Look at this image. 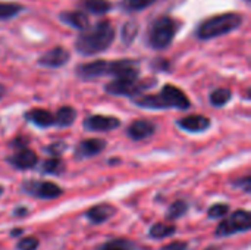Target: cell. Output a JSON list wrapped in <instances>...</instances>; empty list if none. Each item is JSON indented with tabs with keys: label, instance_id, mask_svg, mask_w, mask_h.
<instances>
[{
	"label": "cell",
	"instance_id": "6da1fadb",
	"mask_svg": "<svg viewBox=\"0 0 251 250\" xmlns=\"http://www.w3.org/2000/svg\"><path fill=\"white\" fill-rule=\"evenodd\" d=\"M115 35L116 29L113 24L107 19H101L79 32L75 41V49L81 56H94L106 52L113 43Z\"/></svg>",
	"mask_w": 251,
	"mask_h": 250
},
{
	"label": "cell",
	"instance_id": "7a4b0ae2",
	"mask_svg": "<svg viewBox=\"0 0 251 250\" xmlns=\"http://www.w3.org/2000/svg\"><path fill=\"white\" fill-rule=\"evenodd\" d=\"M132 103L138 108L144 109H179V111H187L191 108V102L187 97V94L172 85L166 84L162 87L159 94H138L132 97Z\"/></svg>",
	"mask_w": 251,
	"mask_h": 250
},
{
	"label": "cell",
	"instance_id": "3957f363",
	"mask_svg": "<svg viewBox=\"0 0 251 250\" xmlns=\"http://www.w3.org/2000/svg\"><path fill=\"white\" fill-rule=\"evenodd\" d=\"M244 22V16L238 12H225L201 21L196 28L199 40H212L238 29Z\"/></svg>",
	"mask_w": 251,
	"mask_h": 250
},
{
	"label": "cell",
	"instance_id": "277c9868",
	"mask_svg": "<svg viewBox=\"0 0 251 250\" xmlns=\"http://www.w3.org/2000/svg\"><path fill=\"white\" fill-rule=\"evenodd\" d=\"M179 28H181L179 21H176L169 15H162L153 19L149 25L147 44L153 50H165L174 43Z\"/></svg>",
	"mask_w": 251,
	"mask_h": 250
},
{
	"label": "cell",
	"instance_id": "5b68a950",
	"mask_svg": "<svg viewBox=\"0 0 251 250\" xmlns=\"http://www.w3.org/2000/svg\"><path fill=\"white\" fill-rule=\"evenodd\" d=\"M154 78H115L113 81L104 85V91L110 96H125V97H135L143 94L146 90L156 85Z\"/></svg>",
	"mask_w": 251,
	"mask_h": 250
},
{
	"label": "cell",
	"instance_id": "8992f818",
	"mask_svg": "<svg viewBox=\"0 0 251 250\" xmlns=\"http://www.w3.org/2000/svg\"><path fill=\"white\" fill-rule=\"evenodd\" d=\"M251 228V215L247 211H237L231 215L229 220H225L219 224L215 234L216 237H226L235 233L249 231Z\"/></svg>",
	"mask_w": 251,
	"mask_h": 250
},
{
	"label": "cell",
	"instance_id": "52a82bcc",
	"mask_svg": "<svg viewBox=\"0 0 251 250\" xmlns=\"http://www.w3.org/2000/svg\"><path fill=\"white\" fill-rule=\"evenodd\" d=\"M22 190L31 194L32 197L44 199V200L57 199L63 194L62 187H59L56 183H51V181H35V180L25 181L22 184Z\"/></svg>",
	"mask_w": 251,
	"mask_h": 250
},
{
	"label": "cell",
	"instance_id": "ba28073f",
	"mask_svg": "<svg viewBox=\"0 0 251 250\" xmlns=\"http://www.w3.org/2000/svg\"><path fill=\"white\" fill-rule=\"evenodd\" d=\"M115 78H137L140 77V62L135 59H116L109 62V72Z\"/></svg>",
	"mask_w": 251,
	"mask_h": 250
},
{
	"label": "cell",
	"instance_id": "9c48e42d",
	"mask_svg": "<svg viewBox=\"0 0 251 250\" xmlns=\"http://www.w3.org/2000/svg\"><path fill=\"white\" fill-rule=\"evenodd\" d=\"M71 60V53L68 49L62 47V46H56L50 50H47L46 53H43L37 63L43 68H49V69H57L62 68L63 65H66Z\"/></svg>",
	"mask_w": 251,
	"mask_h": 250
},
{
	"label": "cell",
	"instance_id": "30bf717a",
	"mask_svg": "<svg viewBox=\"0 0 251 250\" xmlns=\"http://www.w3.org/2000/svg\"><path fill=\"white\" fill-rule=\"evenodd\" d=\"M82 125L91 133H109L121 127V119L109 115H91L84 119Z\"/></svg>",
	"mask_w": 251,
	"mask_h": 250
},
{
	"label": "cell",
	"instance_id": "8fae6325",
	"mask_svg": "<svg viewBox=\"0 0 251 250\" xmlns=\"http://www.w3.org/2000/svg\"><path fill=\"white\" fill-rule=\"evenodd\" d=\"M107 72H109V62L103 59L81 63L75 68V74L81 80H96V78L107 75Z\"/></svg>",
	"mask_w": 251,
	"mask_h": 250
},
{
	"label": "cell",
	"instance_id": "7c38bea8",
	"mask_svg": "<svg viewBox=\"0 0 251 250\" xmlns=\"http://www.w3.org/2000/svg\"><path fill=\"white\" fill-rule=\"evenodd\" d=\"M7 164L15 169L26 171V169H32L38 164V158L34 150L28 147H21L7 158Z\"/></svg>",
	"mask_w": 251,
	"mask_h": 250
},
{
	"label": "cell",
	"instance_id": "4fadbf2b",
	"mask_svg": "<svg viewBox=\"0 0 251 250\" xmlns=\"http://www.w3.org/2000/svg\"><path fill=\"white\" fill-rule=\"evenodd\" d=\"M107 143L103 139H87L81 140L78 146L75 147L74 156L76 159H90L97 155H100L106 149Z\"/></svg>",
	"mask_w": 251,
	"mask_h": 250
},
{
	"label": "cell",
	"instance_id": "5bb4252c",
	"mask_svg": "<svg viewBox=\"0 0 251 250\" xmlns=\"http://www.w3.org/2000/svg\"><path fill=\"white\" fill-rule=\"evenodd\" d=\"M156 133V124L149 119H135L126 128V136L132 141H141Z\"/></svg>",
	"mask_w": 251,
	"mask_h": 250
},
{
	"label": "cell",
	"instance_id": "9a60e30c",
	"mask_svg": "<svg viewBox=\"0 0 251 250\" xmlns=\"http://www.w3.org/2000/svg\"><path fill=\"white\" fill-rule=\"evenodd\" d=\"M178 127L187 133H204L210 128L212 122L204 115H188L178 119Z\"/></svg>",
	"mask_w": 251,
	"mask_h": 250
},
{
	"label": "cell",
	"instance_id": "2e32d148",
	"mask_svg": "<svg viewBox=\"0 0 251 250\" xmlns=\"http://www.w3.org/2000/svg\"><path fill=\"white\" fill-rule=\"evenodd\" d=\"M116 214V208L109 205V203H100V205H96L93 208H90L87 212H85V218L91 222V224H103L106 221H109L113 215Z\"/></svg>",
	"mask_w": 251,
	"mask_h": 250
},
{
	"label": "cell",
	"instance_id": "e0dca14e",
	"mask_svg": "<svg viewBox=\"0 0 251 250\" xmlns=\"http://www.w3.org/2000/svg\"><path fill=\"white\" fill-rule=\"evenodd\" d=\"M59 19L63 24H66V25H69V27H72V28H75L78 31H84L85 28L90 27V19L87 16V12H84V10H65V12H60Z\"/></svg>",
	"mask_w": 251,
	"mask_h": 250
},
{
	"label": "cell",
	"instance_id": "ac0fdd59",
	"mask_svg": "<svg viewBox=\"0 0 251 250\" xmlns=\"http://www.w3.org/2000/svg\"><path fill=\"white\" fill-rule=\"evenodd\" d=\"M24 118L38 128H49L53 125V121H54V116L51 112H49L46 109H40V108H35V109L25 112Z\"/></svg>",
	"mask_w": 251,
	"mask_h": 250
},
{
	"label": "cell",
	"instance_id": "d6986e66",
	"mask_svg": "<svg viewBox=\"0 0 251 250\" xmlns=\"http://www.w3.org/2000/svg\"><path fill=\"white\" fill-rule=\"evenodd\" d=\"M78 6L91 15H104L112 9V3L109 0H79Z\"/></svg>",
	"mask_w": 251,
	"mask_h": 250
},
{
	"label": "cell",
	"instance_id": "ffe728a7",
	"mask_svg": "<svg viewBox=\"0 0 251 250\" xmlns=\"http://www.w3.org/2000/svg\"><path fill=\"white\" fill-rule=\"evenodd\" d=\"M53 116H54L53 125H56L59 128H68L75 122L76 111L72 106H62L57 109L56 115H53Z\"/></svg>",
	"mask_w": 251,
	"mask_h": 250
},
{
	"label": "cell",
	"instance_id": "44dd1931",
	"mask_svg": "<svg viewBox=\"0 0 251 250\" xmlns=\"http://www.w3.org/2000/svg\"><path fill=\"white\" fill-rule=\"evenodd\" d=\"M40 169L46 175H60L65 171V164L59 159V156H51L41 164Z\"/></svg>",
	"mask_w": 251,
	"mask_h": 250
},
{
	"label": "cell",
	"instance_id": "7402d4cb",
	"mask_svg": "<svg viewBox=\"0 0 251 250\" xmlns=\"http://www.w3.org/2000/svg\"><path fill=\"white\" fill-rule=\"evenodd\" d=\"M231 99L232 91L229 88H216L209 96V102L213 108H224L225 105H228V102H231Z\"/></svg>",
	"mask_w": 251,
	"mask_h": 250
},
{
	"label": "cell",
	"instance_id": "603a6c76",
	"mask_svg": "<svg viewBox=\"0 0 251 250\" xmlns=\"http://www.w3.org/2000/svg\"><path fill=\"white\" fill-rule=\"evenodd\" d=\"M175 231H176V227H175L174 224L157 222V224H154V225L150 228L149 234H150V237L154 239V240H162V239H166V237L175 234Z\"/></svg>",
	"mask_w": 251,
	"mask_h": 250
},
{
	"label": "cell",
	"instance_id": "cb8c5ba5",
	"mask_svg": "<svg viewBox=\"0 0 251 250\" xmlns=\"http://www.w3.org/2000/svg\"><path fill=\"white\" fill-rule=\"evenodd\" d=\"M138 22L137 21H128L122 25V29H121V40L125 46H129L134 43V40L137 38L138 35Z\"/></svg>",
	"mask_w": 251,
	"mask_h": 250
},
{
	"label": "cell",
	"instance_id": "d4e9b609",
	"mask_svg": "<svg viewBox=\"0 0 251 250\" xmlns=\"http://www.w3.org/2000/svg\"><path fill=\"white\" fill-rule=\"evenodd\" d=\"M24 10V6L13 1H0V21L16 18Z\"/></svg>",
	"mask_w": 251,
	"mask_h": 250
},
{
	"label": "cell",
	"instance_id": "484cf974",
	"mask_svg": "<svg viewBox=\"0 0 251 250\" xmlns=\"http://www.w3.org/2000/svg\"><path fill=\"white\" fill-rule=\"evenodd\" d=\"M96 250H137L135 243L126 240V239H113L101 246H99Z\"/></svg>",
	"mask_w": 251,
	"mask_h": 250
},
{
	"label": "cell",
	"instance_id": "4316f807",
	"mask_svg": "<svg viewBox=\"0 0 251 250\" xmlns=\"http://www.w3.org/2000/svg\"><path fill=\"white\" fill-rule=\"evenodd\" d=\"M157 0H121V7L125 12H140L153 6Z\"/></svg>",
	"mask_w": 251,
	"mask_h": 250
},
{
	"label": "cell",
	"instance_id": "83f0119b",
	"mask_svg": "<svg viewBox=\"0 0 251 250\" xmlns=\"http://www.w3.org/2000/svg\"><path fill=\"white\" fill-rule=\"evenodd\" d=\"M187 212H188V203L185 200H176L169 206L168 214H166V220L175 221V220L184 217Z\"/></svg>",
	"mask_w": 251,
	"mask_h": 250
},
{
	"label": "cell",
	"instance_id": "f1b7e54d",
	"mask_svg": "<svg viewBox=\"0 0 251 250\" xmlns=\"http://www.w3.org/2000/svg\"><path fill=\"white\" fill-rule=\"evenodd\" d=\"M228 212H229V206H228L226 203H216V205H212V206L209 208L207 215H209V218H212V220H219V218L226 217Z\"/></svg>",
	"mask_w": 251,
	"mask_h": 250
},
{
	"label": "cell",
	"instance_id": "f546056e",
	"mask_svg": "<svg viewBox=\"0 0 251 250\" xmlns=\"http://www.w3.org/2000/svg\"><path fill=\"white\" fill-rule=\"evenodd\" d=\"M40 242L35 237H25L18 242V250H37Z\"/></svg>",
	"mask_w": 251,
	"mask_h": 250
},
{
	"label": "cell",
	"instance_id": "4dcf8cb0",
	"mask_svg": "<svg viewBox=\"0 0 251 250\" xmlns=\"http://www.w3.org/2000/svg\"><path fill=\"white\" fill-rule=\"evenodd\" d=\"M65 149H66V144L59 141V143H53L49 147H46V152L51 156H60L65 152Z\"/></svg>",
	"mask_w": 251,
	"mask_h": 250
},
{
	"label": "cell",
	"instance_id": "1f68e13d",
	"mask_svg": "<svg viewBox=\"0 0 251 250\" xmlns=\"http://www.w3.org/2000/svg\"><path fill=\"white\" fill-rule=\"evenodd\" d=\"M234 186H235V187H240V189H243L246 193H250V190H251L250 175H246V177H243V178L237 180V181L234 183Z\"/></svg>",
	"mask_w": 251,
	"mask_h": 250
},
{
	"label": "cell",
	"instance_id": "d6a6232c",
	"mask_svg": "<svg viewBox=\"0 0 251 250\" xmlns=\"http://www.w3.org/2000/svg\"><path fill=\"white\" fill-rule=\"evenodd\" d=\"M151 66L154 69H157V71H166V72L171 71V63L166 59H154V62H153Z\"/></svg>",
	"mask_w": 251,
	"mask_h": 250
},
{
	"label": "cell",
	"instance_id": "836d02e7",
	"mask_svg": "<svg viewBox=\"0 0 251 250\" xmlns=\"http://www.w3.org/2000/svg\"><path fill=\"white\" fill-rule=\"evenodd\" d=\"M188 243L187 242H172L166 246H163L160 250H187Z\"/></svg>",
	"mask_w": 251,
	"mask_h": 250
},
{
	"label": "cell",
	"instance_id": "e575fe53",
	"mask_svg": "<svg viewBox=\"0 0 251 250\" xmlns=\"http://www.w3.org/2000/svg\"><path fill=\"white\" fill-rule=\"evenodd\" d=\"M26 140L25 139H16V140H13L12 143H10V146L12 147H16V149H21V147H26Z\"/></svg>",
	"mask_w": 251,
	"mask_h": 250
},
{
	"label": "cell",
	"instance_id": "d590c367",
	"mask_svg": "<svg viewBox=\"0 0 251 250\" xmlns=\"http://www.w3.org/2000/svg\"><path fill=\"white\" fill-rule=\"evenodd\" d=\"M13 215L18 217V218H22V217L28 215V209L26 208H16L15 212H13Z\"/></svg>",
	"mask_w": 251,
	"mask_h": 250
},
{
	"label": "cell",
	"instance_id": "8d00e7d4",
	"mask_svg": "<svg viewBox=\"0 0 251 250\" xmlns=\"http://www.w3.org/2000/svg\"><path fill=\"white\" fill-rule=\"evenodd\" d=\"M22 234V228H15V230H12V233H10V236L12 237H15V236H21Z\"/></svg>",
	"mask_w": 251,
	"mask_h": 250
},
{
	"label": "cell",
	"instance_id": "74e56055",
	"mask_svg": "<svg viewBox=\"0 0 251 250\" xmlns=\"http://www.w3.org/2000/svg\"><path fill=\"white\" fill-rule=\"evenodd\" d=\"M4 93H6V88H4V85H1V84H0V100L3 99Z\"/></svg>",
	"mask_w": 251,
	"mask_h": 250
},
{
	"label": "cell",
	"instance_id": "f35d334b",
	"mask_svg": "<svg viewBox=\"0 0 251 250\" xmlns=\"http://www.w3.org/2000/svg\"><path fill=\"white\" fill-rule=\"evenodd\" d=\"M3 192H4V189H3V186H0V197H1V194H3Z\"/></svg>",
	"mask_w": 251,
	"mask_h": 250
},
{
	"label": "cell",
	"instance_id": "ab89813d",
	"mask_svg": "<svg viewBox=\"0 0 251 250\" xmlns=\"http://www.w3.org/2000/svg\"><path fill=\"white\" fill-rule=\"evenodd\" d=\"M204 250H219V249H218V248H213V246H212V248H207V249H204Z\"/></svg>",
	"mask_w": 251,
	"mask_h": 250
},
{
	"label": "cell",
	"instance_id": "60d3db41",
	"mask_svg": "<svg viewBox=\"0 0 251 250\" xmlns=\"http://www.w3.org/2000/svg\"><path fill=\"white\" fill-rule=\"evenodd\" d=\"M246 3H250V0H246Z\"/></svg>",
	"mask_w": 251,
	"mask_h": 250
}]
</instances>
